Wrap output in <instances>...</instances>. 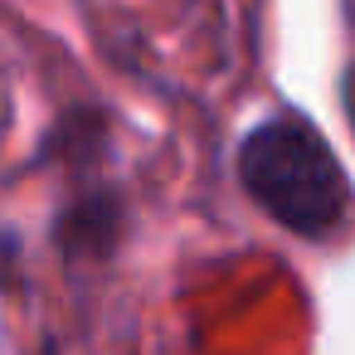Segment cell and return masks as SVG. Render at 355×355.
Here are the masks:
<instances>
[{"mask_svg":"<svg viewBox=\"0 0 355 355\" xmlns=\"http://www.w3.org/2000/svg\"><path fill=\"white\" fill-rule=\"evenodd\" d=\"M239 180L248 200L287 234L316 243L350 214V180L331 141L302 112H268L239 137Z\"/></svg>","mask_w":355,"mask_h":355,"instance_id":"cell-1","label":"cell"},{"mask_svg":"<svg viewBox=\"0 0 355 355\" xmlns=\"http://www.w3.org/2000/svg\"><path fill=\"white\" fill-rule=\"evenodd\" d=\"M117 229H122V205L107 185H83L73 195V205L59 214L54 239L69 258H103L117 248Z\"/></svg>","mask_w":355,"mask_h":355,"instance_id":"cell-2","label":"cell"}]
</instances>
